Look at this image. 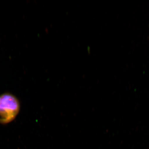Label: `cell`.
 <instances>
[{
    "mask_svg": "<svg viewBox=\"0 0 149 149\" xmlns=\"http://www.w3.org/2000/svg\"><path fill=\"white\" fill-rule=\"evenodd\" d=\"M20 109L18 100L10 93L0 95V123H9L16 118Z\"/></svg>",
    "mask_w": 149,
    "mask_h": 149,
    "instance_id": "6da1fadb",
    "label": "cell"
}]
</instances>
